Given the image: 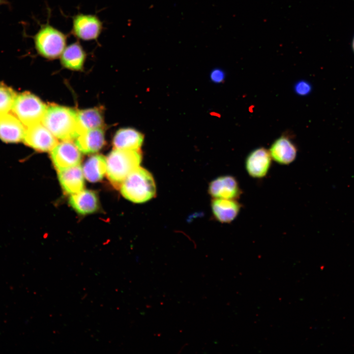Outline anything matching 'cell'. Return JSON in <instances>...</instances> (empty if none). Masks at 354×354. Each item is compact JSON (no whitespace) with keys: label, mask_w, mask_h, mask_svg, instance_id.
Returning <instances> with one entry per match:
<instances>
[{"label":"cell","mask_w":354,"mask_h":354,"mask_svg":"<svg viewBox=\"0 0 354 354\" xmlns=\"http://www.w3.org/2000/svg\"><path fill=\"white\" fill-rule=\"evenodd\" d=\"M86 57L85 51L77 41L65 47L60 55V61L66 68L79 70L83 68Z\"/></svg>","instance_id":"cell-18"},{"label":"cell","mask_w":354,"mask_h":354,"mask_svg":"<svg viewBox=\"0 0 354 354\" xmlns=\"http://www.w3.org/2000/svg\"><path fill=\"white\" fill-rule=\"evenodd\" d=\"M224 72L219 68H215L212 70L210 73V79L213 82L220 83L224 79Z\"/></svg>","instance_id":"cell-22"},{"label":"cell","mask_w":354,"mask_h":354,"mask_svg":"<svg viewBox=\"0 0 354 354\" xmlns=\"http://www.w3.org/2000/svg\"><path fill=\"white\" fill-rule=\"evenodd\" d=\"M216 219L222 223H230L238 215L241 205L237 200L214 198L211 204Z\"/></svg>","instance_id":"cell-13"},{"label":"cell","mask_w":354,"mask_h":354,"mask_svg":"<svg viewBox=\"0 0 354 354\" xmlns=\"http://www.w3.org/2000/svg\"><path fill=\"white\" fill-rule=\"evenodd\" d=\"M352 48L354 52V37L352 41Z\"/></svg>","instance_id":"cell-25"},{"label":"cell","mask_w":354,"mask_h":354,"mask_svg":"<svg viewBox=\"0 0 354 354\" xmlns=\"http://www.w3.org/2000/svg\"><path fill=\"white\" fill-rule=\"evenodd\" d=\"M50 152L52 161L58 171L79 165L81 161V151L70 141L58 143Z\"/></svg>","instance_id":"cell-8"},{"label":"cell","mask_w":354,"mask_h":354,"mask_svg":"<svg viewBox=\"0 0 354 354\" xmlns=\"http://www.w3.org/2000/svg\"><path fill=\"white\" fill-rule=\"evenodd\" d=\"M208 192L214 198L237 200L242 190L234 177L225 175L216 178L209 183Z\"/></svg>","instance_id":"cell-10"},{"label":"cell","mask_w":354,"mask_h":354,"mask_svg":"<svg viewBox=\"0 0 354 354\" xmlns=\"http://www.w3.org/2000/svg\"><path fill=\"white\" fill-rule=\"evenodd\" d=\"M269 152L272 159L281 165H289L296 158V147L289 138L282 135L271 145Z\"/></svg>","instance_id":"cell-12"},{"label":"cell","mask_w":354,"mask_h":354,"mask_svg":"<svg viewBox=\"0 0 354 354\" xmlns=\"http://www.w3.org/2000/svg\"><path fill=\"white\" fill-rule=\"evenodd\" d=\"M310 89V86L305 82H299L295 86V90L299 94H306L309 92Z\"/></svg>","instance_id":"cell-23"},{"label":"cell","mask_w":354,"mask_h":354,"mask_svg":"<svg viewBox=\"0 0 354 354\" xmlns=\"http://www.w3.org/2000/svg\"><path fill=\"white\" fill-rule=\"evenodd\" d=\"M41 122L56 138L62 141L76 139L83 132L77 111L63 106H48Z\"/></svg>","instance_id":"cell-1"},{"label":"cell","mask_w":354,"mask_h":354,"mask_svg":"<svg viewBox=\"0 0 354 354\" xmlns=\"http://www.w3.org/2000/svg\"><path fill=\"white\" fill-rule=\"evenodd\" d=\"M23 141L25 145L41 152L51 151L58 143L42 122L26 127Z\"/></svg>","instance_id":"cell-7"},{"label":"cell","mask_w":354,"mask_h":354,"mask_svg":"<svg viewBox=\"0 0 354 354\" xmlns=\"http://www.w3.org/2000/svg\"><path fill=\"white\" fill-rule=\"evenodd\" d=\"M47 107L39 98L25 92L16 95L12 111L13 114L28 127L41 122Z\"/></svg>","instance_id":"cell-5"},{"label":"cell","mask_w":354,"mask_h":354,"mask_svg":"<svg viewBox=\"0 0 354 354\" xmlns=\"http://www.w3.org/2000/svg\"><path fill=\"white\" fill-rule=\"evenodd\" d=\"M32 38L38 54L52 59L61 55L66 47L67 35L47 23L41 26Z\"/></svg>","instance_id":"cell-4"},{"label":"cell","mask_w":354,"mask_h":354,"mask_svg":"<svg viewBox=\"0 0 354 354\" xmlns=\"http://www.w3.org/2000/svg\"><path fill=\"white\" fill-rule=\"evenodd\" d=\"M104 142V133L99 128L83 131L76 138L75 145L81 152L89 154L100 150Z\"/></svg>","instance_id":"cell-15"},{"label":"cell","mask_w":354,"mask_h":354,"mask_svg":"<svg viewBox=\"0 0 354 354\" xmlns=\"http://www.w3.org/2000/svg\"><path fill=\"white\" fill-rule=\"evenodd\" d=\"M142 161L139 150L115 149L106 158V174L108 179L115 186L120 187L126 177L138 167Z\"/></svg>","instance_id":"cell-3"},{"label":"cell","mask_w":354,"mask_h":354,"mask_svg":"<svg viewBox=\"0 0 354 354\" xmlns=\"http://www.w3.org/2000/svg\"><path fill=\"white\" fill-rule=\"evenodd\" d=\"M272 160L268 150L264 147L256 148L248 155L245 159L246 171L253 178H264L268 173Z\"/></svg>","instance_id":"cell-9"},{"label":"cell","mask_w":354,"mask_h":354,"mask_svg":"<svg viewBox=\"0 0 354 354\" xmlns=\"http://www.w3.org/2000/svg\"><path fill=\"white\" fill-rule=\"evenodd\" d=\"M103 23L95 15L78 13L72 18L71 33L77 39L96 40L101 34Z\"/></svg>","instance_id":"cell-6"},{"label":"cell","mask_w":354,"mask_h":354,"mask_svg":"<svg viewBox=\"0 0 354 354\" xmlns=\"http://www.w3.org/2000/svg\"><path fill=\"white\" fill-rule=\"evenodd\" d=\"M84 177L83 170L80 164L58 171L60 184L65 192L70 194L83 190Z\"/></svg>","instance_id":"cell-14"},{"label":"cell","mask_w":354,"mask_h":354,"mask_svg":"<svg viewBox=\"0 0 354 354\" xmlns=\"http://www.w3.org/2000/svg\"><path fill=\"white\" fill-rule=\"evenodd\" d=\"M7 3L6 0H0V5Z\"/></svg>","instance_id":"cell-24"},{"label":"cell","mask_w":354,"mask_h":354,"mask_svg":"<svg viewBox=\"0 0 354 354\" xmlns=\"http://www.w3.org/2000/svg\"><path fill=\"white\" fill-rule=\"evenodd\" d=\"M120 188L122 196L135 203L146 202L156 194V186L152 175L140 166L130 173Z\"/></svg>","instance_id":"cell-2"},{"label":"cell","mask_w":354,"mask_h":354,"mask_svg":"<svg viewBox=\"0 0 354 354\" xmlns=\"http://www.w3.org/2000/svg\"><path fill=\"white\" fill-rule=\"evenodd\" d=\"M13 114L8 113L0 118V139L8 143L23 140L26 128Z\"/></svg>","instance_id":"cell-11"},{"label":"cell","mask_w":354,"mask_h":354,"mask_svg":"<svg viewBox=\"0 0 354 354\" xmlns=\"http://www.w3.org/2000/svg\"><path fill=\"white\" fill-rule=\"evenodd\" d=\"M17 94L10 88L0 84V118L9 113Z\"/></svg>","instance_id":"cell-21"},{"label":"cell","mask_w":354,"mask_h":354,"mask_svg":"<svg viewBox=\"0 0 354 354\" xmlns=\"http://www.w3.org/2000/svg\"><path fill=\"white\" fill-rule=\"evenodd\" d=\"M82 170L84 177L88 181H99L106 172V158L101 155H93L87 161Z\"/></svg>","instance_id":"cell-19"},{"label":"cell","mask_w":354,"mask_h":354,"mask_svg":"<svg viewBox=\"0 0 354 354\" xmlns=\"http://www.w3.org/2000/svg\"><path fill=\"white\" fill-rule=\"evenodd\" d=\"M144 140L143 135L131 128H122L117 132L113 145L115 149L139 150Z\"/></svg>","instance_id":"cell-16"},{"label":"cell","mask_w":354,"mask_h":354,"mask_svg":"<svg viewBox=\"0 0 354 354\" xmlns=\"http://www.w3.org/2000/svg\"><path fill=\"white\" fill-rule=\"evenodd\" d=\"M77 115L83 132L99 128L102 125V117L98 109L93 108L77 111Z\"/></svg>","instance_id":"cell-20"},{"label":"cell","mask_w":354,"mask_h":354,"mask_svg":"<svg viewBox=\"0 0 354 354\" xmlns=\"http://www.w3.org/2000/svg\"><path fill=\"white\" fill-rule=\"evenodd\" d=\"M70 206L79 213L87 214L95 211L98 208V199L96 194L89 190L71 194L69 199Z\"/></svg>","instance_id":"cell-17"}]
</instances>
